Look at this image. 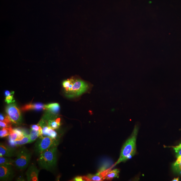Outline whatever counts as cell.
I'll list each match as a JSON object with an SVG mask.
<instances>
[{"mask_svg":"<svg viewBox=\"0 0 181 181\" xmlns=\"http://www.w3.org/2000/svg\"><path fill=\"white\" fill-rule=\"evenodd\" d=\"M84 177H82L81 176H78L74 179V180L76 181H84Z\"/></svg>","mask_w":181,"mask_h":181,"instance_id":"4316f807","label":"cell"},{"mask_svg":"<svg viewBox=\"0 0 181 181\" xmlns=\"http://www.w3.org/2000/svg\"><path fill=\"white\" fill-rule=\"evenodd\" d=\"M0 127H1V128H2L11 127V126H10L5 122L1 121H0Z\"/></svg>","mask_w":181,"mask_h":181,"instance_id":"484cf974","label":"cell"},{"mask_svg":"<svg viewBox=\"0 0 181 181\" xmlns=\"http://www.w3.org/2000/svg\"><path fill=\"white\" fill-rule=\"evenodd\" d=\"M137 132L138 128L136 126L131 136L124 144L122 148L119 158L113 167L131 158L132 156L134 155L136 150V141Z\"/></svg>","mask_w":181,"mask_h":181,"instance_id":"6da1fadb","label":"cell"},{"mask_svg":"<svg viewBox=\"0 0 181 181\" xmlns=\"http://www.w3.org/2000/svg\"><path fill=\"white\" fill-rule=\"evenodd\" d=\"M14 93V92H10L9 90H6L5 92V95L6 96H8L11 95H13Z\"/></svg>","mask_w":181,"mask_h":181,"instance_id":"83f0119b","label":"cell"},{"mask_svg":"<svg viewBox=\"0 0 181 181\" xmlns=\"http://www.w3.org/2000/svg\"><path fill=\"white\" fill-rule=\"evenodd\" d=\"M31 128L35 131L42 132V128L38 124L32 125L31 126Z\"/></svg>","mask_w":181,"mask_h":181,"instance_id":"d4e9b609","label":"cell"},{"mask_svg":"<svg viewBox=\"0 0 181 181\" xmlns=\"http://www.w3.org/2000/svg\"><path fill=\"white\" fill-rule=\"evenodd\" d=\"M173 169L176 172H179L181 171V161L178 164L173 165Z\"/></svg>","mask_w":181,"mask_h":181,"instance_id":"cb8c5ba5","label":"cell"},{"mask_svg":"<svg viewBox=\"0 0 181 181\" xmlns=\"http://www.w3.org/2000/svg\"><path fill=\"white\" fill-rule=\"evenodd\" d=\"M6 112L12 123L16 125L22 124L21 113L16 104L11 103L8 105L6 108Z\"/></svg>","mask_w":181,"mask_h":181,"instance_id":"5b68a950","label":"cell"},{"mask_svg":"<svg viewBox=\"0 0 181 181\" xmlns=\"http://www.w3.org/2000/svg\"><path fill=\"white\" fill-rule=\"evenodd\" d=\"M179 180V178H175L174 179L172 180V181H178Z\"/></svg>","mask_w":181,"mask_h":181,"instance_id":"f546056e","label":"cell"},{"mask_svg":"<svg viewBox=\"0 0 181 181\" xmlns=\"http://www.w3.org/2000/svg\"><path fill=\"white\" fill-rule=\"evenodd\" d=\"M14 175L13 165L3 164L0 165V179L2 181L9 180L12 179Z\"/></svg>","mask_w":181,"mask_h":181,"instance_id":"ba28073f","label":"cell"},{"mask_svg":"<svg viewBox=\"0 0 181 181\" xmlns=\"http://www.w3.org/2000/svg\"><path fill=\"white\" fill-rule=\"evenodd\" d=\"M5 101L8 104H10L15 102V100H14L13 95L6 96Z\"/></svg>","mask_w":181,"mask_h":181,"instance_id":"603a6c76","label":"cell"},{"mask_svg":"<svg viewBox=\"0 0 181 181\" xmlns=\"http://www.w3.org/2000/svg\"><path fill=\"white\" fill-rule=\"evenodd\" d=\"M5 116H4L3 114L1 113V115H0V120L1 121H3L4 120Z\"/></svg>","mask_w":181,"mask_h":181,"instance_id":"f1b7e54d","label":"cell"},{"mask_svg":"<svg viewBox=\"0 0 181 181\" xmlns=\"http://www.w3.org/2000/svg\"><path fill=\"white\" fill-rule=\"evenodd\" d=\"M38 124L40 125L42 128V135L48 136L54 139H58L57 132L55 131L54 129L48 126L41 119Z\"/></svg>","mask_w":181,"mask_h":181,"instance_id":"9c48e42d","label":"cell"},{"mask_svg":"<svg viewBox=\"0 0 181 181\" xmlns=\"http://www.w3.org/2000/svg\"><path fill=\"white\" fill-rule=\"evenodd\" d=\"M42 132L35 131L31 128L29 134L30 143L34 142L39 137L42 136Z\"/></svg>","mask_w":181,"mask_h":181,"instance_id":"e0dca14e","label":"cell"},{"mask_svg":"<svg viewBox=\"0 0 181 181\" xmlns=\"http://www.w3.org/2000/svg\"><path fill=\"white\" fill-rule=\"evenodd\" d=\"M8 164L15 166V160L7 157L1 156L0 157V165Z\"/></svg>","mask_w":181,"mask_h":181,"instance_id":"ac0fdd59","label":"cell"},{"mask_svg":"<svg viewBox=\"0 0 181 181\" xmlns=\"http://www.w3.org/2000/svg\"><path fill=\"white\" fill-rule=\"evenodd\" d=\"M48 126L56 129L59 128L61 126V119L56 115L48 111L45 113L42 119Z\"/></svg>","mask_w":181,"mask_h":181,"instance_id":"52a82bcc","label":"cell"},{"mask_svg":"<svg viewBox=\"0 0 181 181\" xmlns=\"http://www.w3.org/2000/svg\"><path fill=\"white\" fill-rule=\"evenodd\" d=\"M103 173L98 172L95 175L89 174L85 177H84L85 179L90 181H100L104 180V177L105 174L103 175Z\"/></svg>","mask_w":181,"mask_h":181,"instance_id":"9a60e30c","label":"cell"},{"mask_svg":"<svg viewBox=\"0 0 181 181\" xmlns=\"http://www.w3.org/2000/svg\"><path fill=\"white\" fill-rule=\"evenodd\" d=\"M89 88L87 83L80 79H74L71 91L67 96L69 97L79 96L85 93Z\"/></svg>","mask_w":181,"mask_h":181,"instance_id":"8992f818","label":"cell"},{"mask_svg":"<svg viewBox=\"0 0 181 181\" xmlns=\"http://www.w3.org/2000/svg\"><path fill=\"white\" fill-rule=\"evenodd\" d=\"M11 127L2 128L0 131V137L1 138L9 136L13 130Z\"/></svg>","mask_w":181,"mask_h":181,"instance_id":"d6986e66","label":"cell"},{"mask_svg":"<svg viewBox=\"0 0 181 181\" xmlns=\"http://www.w3.org/2000/svg\"><path fill=\"white\" fill-rule=\"evenodd\" d=\"M174 148L176 153L177 158L181 156V144L178 145V146L174 147Z\"/></svg>","mask_w":181,"mask_h":181,"instance_id":"7402d4cb","label":"cell"},{"mask_svg":"<svg viewBox=\"0 0 181 181\" xmlns=\"http://www.w3.org/2000/svg\"><path fill=\"white\" fill-rule=\"evenodd\" d=\"M45 109L56 115L60 112V105L57 103H52L45 105Z\"/></svg>","mask_w":181,"mask_h":181,"instance_id":"4fadbf2b","label":"cell"},{"mask_svg":"<svg viewBox=\"0 0 181 181\" xmlns=\"http://www.w3.org/2000/svg\"><path fill=\"white\" fill-rule=\"evenodd\" d=\"M57 147L49 149L39 155L38 162L40 167L47 170H52L57 163Z\"/></svg>","mask_w":181,"mask_h":181,"instance_id":"7a4b0ae2","label":"cell"},{"mask_svg":"<svg viewBox=\"0 0 181 181\" xmlns=\"http://www.w3.org/2000/svg\"><path fill=\"white\" fill-rule=\"evenodd\" d=\"M21 110L23 111H27L30 110L40 111L45 110V105L40 103H30L23 106L21 108Z\"/></svg>","mask_w":181,"mask_h":181,"instance_id":"7c38bea8","label":"cell"},{"mask_svg":"<svg viewBox=\"0 0 181 181\" xmlns=\"http://www.w3.org/2000/svg\"><path fill=\"white\" fill-rule=\"evenodd\" d=\"M22 139V137L19 136V134L16 131L14 130L13 129L12 131L10 134L8 136L9 141H15L21 140Z\"/></svg>","mask_w":181,"mask_h":181,"instance_id":"ffe728a7","label":"cell"},{"mask_svg":"<svg viewBox=\"0 0 181 181\" xmlns=\"http://www.w3.org/2000/svg\"><path fill=\"white\" fill-rule=\"evenodd\" d=\"M17 151L15 149L10 147L7 145L1 143L0 144V156L10 157L17 156Z\"/></svg>","mask_w":181,"mask_h":181,"instance_id":"30bf717a","label":"cell"},{"mask_svg":"<svg viewBox=\"0 0 181 181\" xmlns=\"http://www.w3.org/2000/svg\"><path fill=\"white\" fill-rule=\"evenodd\" d=\"M59 144L58 139L52 138L48 136H40L35 145V151L40 155L48 149L57 146Z\"/></svg>","mask_w":181,"mask_h":181,"instance_id":"3957f363","label":"cell"},{"mask_svg":"<svg viewBox=\"0 0 181 181\" xmlns=\"http://www.w3.org/2000/svg\"><path fill=\"white\" fill-rule=\"evenodd\" d=\"M120 170L118 169H115L106 172L105 174L104 179L107 180H112L113 179L117 178L119 176Z\"/></svg>","mask_w":181,"mask_h":181,"instance_id":"2e32d148","label":"cell"},{"mask_svg":"<svg viewBox=\"0 0 181 181\" xmlns=\"http://www.w3.org/2000/svg\"><path fill=\"white\" fill-rule=\"evenodd\" d=\"M30 141L29 135H27L24 136L21 140L15 141H9V142L11 146H19L27 143H30Z\"/></svg>","mask_w":181,"mask_h":181,"instance_id":"5bb4252c","label":"cell"},{"mask_svg":"<svg viewBox=\"0 0 181 181\" xmlns=\"http://www.w3.org/2000/svg\"></svg>","mask_w":181,"mask_h":181,"instance_id":"4dcf8cb0","label":"cell"},{"mask_svg":"<svg viewBox=\"0 0 181 181\" xmlns=\"http://www.w3.org/2000/svg\"><path fill=\"white\" fill-rule=\"evenodd\" d=\"M71 79L65 80L63 82V86L65 91H66V90H68L69 86L71 83Z\"/></svg>","mask_w":181,"mask_h":181,"instance_id":"44dd1931","label":"cell"},{"mask_svg":"<svg viewBox=\"0 0 181 181\" xmlns=\"http://www.w3.org/2000/svg\"><path fill=\"white\" fill-rule=\"evenodd\" d=\"M39 170L34 165H30L26 173L27 178L28 181H38Z\"/></svg>","mask_w":181,"mask_h":181,"instance_id":"8fae6325","label":"cell"},{"mask_svg":"<svg viewBox=\"0 0 181 181\" xmlns=\"http://www.w3.org/2000/svg\"><path fill=\"white\" fill-rule=\"evenodd\" d=\"M17 158L15 160V166L22 170L26 168L30 163L31 153L26 147L21 148L17 151Z\"/></svg>","mask_w":181,"mask_h":181,"instance_id":"277c9868","label":"cell"}]
</instances>
